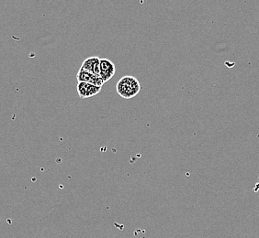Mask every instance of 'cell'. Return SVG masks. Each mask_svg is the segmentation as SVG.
<instances>
[{
	"label": "cell",
	"instance_id": "cell-1",
	"mask_svg": "<svg viewBox=\"0 0 259 238\" xmlns=\"http://www.w3.org/2000/svg\"><path fill=\"white\" fill-rule=\"evenodd\" d=\"M116 91L120 97L124 99H131L139 94L141 84L134 76L126 75L118 81L116 85Z\"/></svg>",
	"mask_w": 259,
	"mask_h": 238
},
{
	"label": "cell",
	"instance_id": "cell-2",
	"mask_svg": "<svg viewBox=\"0 0 259 238\" xmlns=\"http://www.w3.org/2000/svg\"><path fill=\"white\" fill-rule=\"evenodd\" d=\"M102 90V87H99L96 85H90L87 83L79 82L76 85V91L81 99H87L90 97H93L98 94H100Z\"/></svg>",
	"mask_w": 259,
	"mask_h": 238
},
{
	"label": "cell",
	"instance_id": "cell-3",
	"mask_svg": "<svg viewBox=\"0 0 259 238\" xmlns=\"http://www.w3.org/2000/svg\"><path fill=\"white\" fill-rule=\"evenodd\" d=\"M115 73H116V68L113 62L106 58L100 59V77L103 80L104 83L110 81L114 76Z\"/></svg>",
	"mask_w": 259,
	"mask_h": 238
},
{
	"label": "cell",
	"instance_id": "cell-4",
	"mask_svg": "<svg viewBox=\"0 0 259 238\" xmlns=\"http://www.w3.org/2000/svg\"><path fill=\"white\" fill-rule=\"evenodd\" d=\"M76 79L78 81V83L79 82L87 83V84L96 85V86H99V87H102L105 84L103 80L101 79L100 76L92 75L89 72H85V71L81 69H79L77 75H76Z\"/></svg>",
	"mask_w": 259,
	"mask_h": 238
},
{
	"label": "cell",
	"instance_id": "cell-5",
	"mask_svg": "<svg viewBox=\"0 0 259 238\" xmlns=\"http://www.w3.org/2000/svg\"><path fill=\"white\" fill-rule=\"evenodd\" d=\"M100 58L99 57H90L83 62L80 69L100 76Z\"/></svg>",
	"mask_w": 259,
	"mask_h": 238
}]
</instances>
